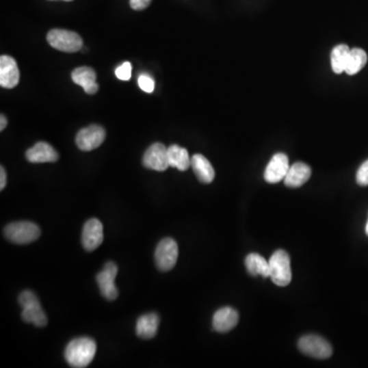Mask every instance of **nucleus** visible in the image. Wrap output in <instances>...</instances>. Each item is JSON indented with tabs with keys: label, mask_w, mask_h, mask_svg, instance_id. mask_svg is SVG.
Returning <instances> with one entry per match:
<instances>
[{
	"label": "nucleus",
	"mask_w": 368,
	"mask_h": 368,
	"mask_svg": "<svg viewBox=\"0 0 368 368\" xmlns=\"http://www.w3.org/2000/svg\"><path fill=\"white\" fill-rule=\"evenodd\" d=\"M96 353V344L90 338H77L66 347L65 359L72 367L83 368L88 367Z\"/></svg>",
	"instance_id": "f257e3e1"
},
{
	"label": "nucleus",
	"mask_w": 368,
	"mask_h": 368,
	"mask_svg": "<svg viewBox=\"0 0 368 368\" xmlns=\"http://www.w3.org/2000/svg\"><path fill=\"white\" fill-rule=\"evenodd\" d=\"M22 306V318L27 324H33L37 328H44L47 324V314L41 307L40 302L33 291H24L18 297Z\"/></svg>",
	"instance_id": "f03ea898"
},
{
	"label": "nucleus",
	"mask_w": 368,
	"mask_h": 368,
	"mask_svg": "<svg viewBox=\"0 0 368 368\" xmlns=\"http://www.w3.org/2000/svg\"><path fill=\"white\" fill-rule=\"evenodd\" d=\"M41 231L38 225L30 221L10 223L4 228V235L8 241L18 245H27L37 241Z\"/></svg>",
	"instance_id": "7ed1b4c3"
},
{
	"label": "nucleus",
	"mask_w": 368,
	"mask_h": 368,
	"mask_svg": "<svg viewBox=\"0 0 368 368\" xmlns=\"http://www.w3.org/2000/svg\"><path fill=\"white\" fill-rule=\"evenodd\" d=\"M47 42L51 47L63 53H77L83 47L79 34L64 29H53L47 34Z\"/></svg>",
	"instance_id": "20e7f679"
},
{
	"label": "nucleus",
	"mask_w": 368,
	"mask_h": 368,
	"mask_svg": "<svg viewBox=\"0 0 368 368\" xmlns=\"http://www.w3.org/2000/svg\"><path fill=\"white\" fill-rule=\"evenodd\" d=\"M270 278L278 287H287L291 281V258L285 250H277L270 259Z\"/></svg>",
	"instance_id": "39448f33"
},
{
	"label": "nucleus",
	"mask_w": 368,
	"mask_h": 368,
	"mask_svg": "<svg viewBox=\"0 0 368 368\" xmlns=\"http://www.w3.org/2000/svg\"><path fill=\"white\" fill-rule=\"evenodd\" d=\"M298 347L303 354L316 359H328L332 354L330 343L326 339L315 334L302 337L298 342Z\"/></svg>",
	"instance_id": "423d86ee"
},
{
	"label": "nucleus",
	"mask_w": 368,
	"mask_h": 368,
	"mask_svg": "<svg viewBox=\"0 0 368 368\" xmlns=\"http://www.w3.org/2000/svg\"><path fill=\"white\" fill-rule=\"evenodd\" d=\"M179 259V245L170 237L162 239L157 246L155 261L161 272H169L176 265Z\"/></svg>",
	"instance_id": "0eeeda50"
},
{
	"label": "nucleus",
	"mask_w": 368,
	"mask_h": 368,
	"mask_svg": "<svg viewBox=\"0 0 368 368\" xmlns=\"http://www.w3.org/2000/svg\"><path fill=\"white\" fill-rule=\"evenodd\" d=\"M142 164L150 170L160 171V172L167 170L168 167H170L168 148L160 142L152 144L144 153Z\"/></svg>",
	"instance_id": "6e6552de"
},
{
	"label": "nucleus",
	"mask_w": 368,
	"mask_h": 368,
	"mask_svg": "<svg viewBox=\"0 0 368 368\" xmlns=\"http://www.w3.org/2000/svg\"><path fill=\"white\" fill-rule=\"evenodd\" d=\"M117 274V265L114 262H107L103 272H99L96 276L97 285H98L101 295L109 301H114L119 295V291L115 285Z\"/></svg>",
	"instance_id": "1a4fd4ad"
},
{
	"label": "nucleus",
	"mask_w": 368,
	"mask_h": 368,
	"mask_svg": "<svg viewBox=\"0 0 368 368\" xmlns=\"http://www.w3.org/2000/svg\"><path fill=\"white\" fill-rule=\"evenodd\" d=\"M105 131L101 126L90 125L83 128L76 135V144L79 150L90 152L98 148L105 142Z\"/></svg>",
	"instance_id": "9d476101"
},
{
	"label": "nucleus",
	"mask_w": 368,
	"mask_h": 368,
	"mask_svg": "<svg viewBox=\"0 0 368 368\" xmlns=\"http://www.w3.org/2000/svg\"><path fill=\"white\" fill-rule=\"evenodd\" d=\"M103 241V223L96 218L90 219L82 231V245L88 252L94 251Z\"/></svg>",
	"instance_id": "9b49d317"
},
{
	"label": "nucleus",
	"mask_w": 368,
	"mask_h": 368,
	"mask_svg": "<svg viewBox=\"0 0 368 368\" xmlns=\"http://www.w3.org/2000/svg\"><path fill=\"white\" fill-rule=\"evenodd\" d=\"M289 158L282 153L274 155L266 167L264 179L268 183H278L285 179L289 169Z\"/></svg>",
	"instance_id": "f8f14e48"
},
{
	"label": "nucleus",
	"mask_w": 368,
	"mask_h": 368,
	"mask_svg": "<svg viewBox=\"0 0 368 368\" xmlns=\"http://www.w3.org/2000/svg\"><path fill=\"white\" fill-rule=\"evenodd\" d=\"M20 81V71L16 60L10 55L0 57V86L3 88H16Z\"/></svg>",
	"instance_id": "ddd939ff"
},
{
	"label": "nucleus",
	"mask_w": 368,
	"mask_h": 368,
	"mask_svg": "<svg viewBox=\"0 0 368 368\" xmlns=\"http://www.w3.org/2000/svg\"><path fill=\"white\" fill-rule=\"evenodd\" d=\"M239 313L231 307L217 310L213 316V328L218 332H228L237 326Z\"/></svg>",
	"instance_id": "4468645a"
},
{
	"label": "nucleus",
	"mask_w": 368,
	"mask_h": 368,
	"mask_svg": "<svg viewBox=\"0 0 368 368\" xmlns=\"http://www.w3.org/2000/svg\"><path fill=\"white\" fill-rule=\"evenodd\" d=\"M26 158L30 163H53L59 160V154L51 144L40 142L27 150Z\"/></svg>",
	"instance_id": "2eb2a0df"
},
{
	"label": "nucleus",
	"mask_w": 368,
	"mask_h": 368,
	"mask_svg": "<svg viewBox=\"0 0 368 368\" xmlns=\"http://www.w3.org/2000/svg\"><path fill=\"white\" fill-rule=\"evenodd\" d=\"M72 80L74 83L83 88L88 94H95L98 92V84L96 83V73L90 67L76 68L72 72Z\"/></svg>",
	"instance_id": "dca6fc26"
},
{
	"label": "nucleus",
	"mask_w": 368,
	"mask_h": 368,
	"mask_svg": "<svg viewBox=\"0 0 368 368\" xmlns=\"http://www.w3.org/2000/svg\"><path fill=\"white\" fill-rule=\"evenodd\" d=\"M311 176V168L305 163H295L289 167L287 176L283 179L285 184L289 187L297 188L309 181Z\"/></svg>",
	"instance_id": "f3484780"
},
{
	"label": "nucleus",
	"mask_w": 368,
	"mask_h": 368,
	"mask_svg": "<svg viewBox=\"0 0 368 368\" xmlns=\"http://www.w3.org/2000/svg\"><path fill=\"white\" fill-rule=\"evenodd\" d=\"M160 317L158 314L148 313L140 316L136 324V334L140 338L150 340L158 332Z\"/></svg>",
	"instance_id": "a211bd4d"
},
{
	"label": "nucleus",
	"mask_w": 368,
	"mask_h": 368,
	"mask_svg": "<svg viewBox=\"0 0 368 368\" xmlns=\"http://www.w3.org/2000/svg\"><path fill=\"white\" fill-rule=\"evenodd\" d=\"M192 168L198 181L202 183H211L215 179V170L208 159L202 155H194L192 158Z\"/></svg>",
	"instance_id": "6ab92c4d"
},
{
	"label": "nucleus",
	"mask_w": 368,
	"mask_h": 368,
	"mask_svg": "<svg viewBox=\"0 0 368 368\" xmlns=\"http://www.w3.org/2000/svg\"><path fill=\"white\" fill-rule=\"evenodd\" d=\"M169 165L179 171H186L192 167V158L187 150L177 144H172L168 148Z\"/></svg>",
	"instance_id": "aec40b11"
},
{
	"label": "nucleus",
	"mask_w": 368,
	"mask_h": 368,
	"mask_svg": "<svg viewBox=\"0 0 368 368\" xmlns=\"http://www.w3.org/2000/svg\"><path fill=\"white\" fill-rule=\"evenodd\" d=\"M246 267L251 276L270 277V262L259 254L252 253L246 257Z\"/></svg>",
	"instance_id": "412c9836"
},
{
	"label": "nucleus",
	"mask_w": 368,
	"mask_h": 368,
	"mask_svg": "<svg viewBox=\"0 0 368 368\" xmlns=\"http://www.w3.org/2000/svg\"><path fill=\"white\" fill-rule=\"evenodd\" d=\"M367 63V55L363 49H352L349 53L345 72L348 75H355L365 68Z\"/></svg>",
	"instance_id": "4be33fe9"
},
{
	"label": "nucleus",
	"mask_w": 368,
	"mask_h": 368,
	"mask_svg": "<svg viewBox=\"0 0 368 368\" xmlns=\"http://www.w3.org/2000/svg\"><path fill=\"white\" fill-rule=\"evenodd\" d=\"M349 53H350V49L348 45L339 44L334 47L330 55V64L334 73L341 74L345 72Z\"/></svg>",
	"instance_id": "5701e85b"
},
{
	"label": "nucleus",
	"mask_w": 368,
	"mask_h": 368,
	"mask_svg": "<svg viewBox=\"0 0 368 368\" xmlns=\"http://www.w3.org/2000/svg\"><path fill=\"white\" fill-rule=\"evenodd\" d=\"M132 66L129 62H125L116 70V76L122 81H128L131 78Z\"/></svg>",
	"instance_id": "b1692460"
},
{
	"label": "nucleus",
	"mask_w": 368,
	"mask_h": 368,
	"mask_svg": "<svg viewBox=\"0 0 368 368\" xmlns=\"http://www.w3.org/2000/svg\"><path fill=\"white\" fill-rule=\"evenodd\" d=\"M138 86L140 90L146 93H152L155 90V81L148 75H142L138 78Z\"/></svg>",
	"instance_id": "393cba45"
},
{
	"label": "nucleus",
	"mask_w": 368,
	"mask_h": 368,
	"mask_svg": "<svg viewBox=\"0 0 368 368\" xmlns=\"http://www.w3.org/2000/svg\"><path fill=\"white\" fill-rule=\"evenodd\" d=\"M356 181L359 185H368V160L365 161L357 171Z\"/></svg>",
	"instance_id": "a878e982"
},
{
	"label": "nucleus",
	"mask_w": 368,
	"mask_h": 368,
	"mask_svg": "<svg viewBox=\"0 0 368 368\" xmlns=\"http://www.w3.org/2000/svg\"><path fill=\"white\" fill-rule=\"evenodd\" d=\"M152 0H129L130 6L134 10H144L150 5Z\"/></svg>",
	"instance_id": "bb28decb"
},
{
	"label": "nucleus",
	"mask_w": 368,
	"mask_h": 368,
	"mask_svg": "<svg viewBox=\"0 0 368 368\" xmlns=\"http://www.w3.org/2000/svg\"><path fill=\"white\" fill-rule=\"evenodd\" d=\"M6 185V172L3 167H0V189L3 190Z\"/></svg>",
	"instance_id": "cd10ccee"
},
{
	"label": "nucleus",
	"mask_w": 368,
	"mask_h": 368,
	"mask_svg": "<svg viewBox=\"0 0 368 368\" xmlns=\"http://www.w3.org/2000/svg\"><path fill=\"white\" fill-rule=\"evenodd\" d=\"M6 125H8V120H6L5 116H0V130L3 131L5 129Z\"/></svg>",
	"instance_id": "c85d7f7f"
},
{
	"label": "nucleus",
	"mask_w": 368,
	"mask_h": 368,
	"mask_svg": "<svg viewBox=\"0 0 368 368\" xmlns=\"http://www.w3.org/2000/svg\"><path fill=\"white\" fill-rule=\"evenodd\" d=\"M365 231H367V235H368V221L367 223V227H365Z\"/></svg>",
	"instance_id": "c756f323"
},
{
	"label": "nucleus",
	"mask_w": 368,
	"mask_h": 368,
	"mask_svg": "<svg viewBox=\"0 0 368 368\" xmlns=\"http://www.w3.org/2000/svg\"><path fill=\"white\" fill-rule=\"evenodd\" d=\"M63 1H73V0H63Z\"/></svg>",
	"instance_id": "7c9ffc66"
}]
</instances>
